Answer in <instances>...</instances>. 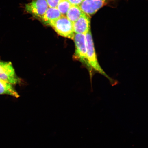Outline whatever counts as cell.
Segmentation results:
<instances>
[{"label": "cell", "instance_id": "obj_1", "mask_svg": "<svg viewBox=\"0 0 148 148\" xmlns=\"http://www.w3.org/2000/svg\"><path fill=\"white\" fill-rule=\"evenodd\" d=\"M73 40L75 45L74 58L82 63L91 72L92 69L88 60L86 35L75 33Z\"/></svg>", "mask_w": 148, "mask_h": 148}, {"label": "cell", "instance_id": "obj_2", "mask_svg": "<svg viewBox=\"0 0 148 148\" xmlns=\"http://www.w3.org/2000/svg\"><path fill=\"white\" fill-rule=\"evenodd\" d=\"M49 25L52 27L60 36L73 40L75 33L73 30V23L66 16L62 15L58 19L52 22Z\"/></svg>", "mask_w": 148, "mask_h": 148}, {"label": "cell", "instance_id": "obj_3", "mask_svg": "<svg viewBox=\"0 0 148 148\" xmlns=\"http://www.w3.org/2000/svg\"><path fill=\"white\" fill-rule=\"evenodd\" d=\"M87 50V57L89 64L92 69H93L98 73L104 75L110 81L112 79L108 76L102 69L98 62L97 55H96L95 47L90 30L86 34Z\"/></svg>", "mask_w": 148, "mask_h": 148}, {"label": "cell", "instance_id": "obj_4", "mask_svg": "<svg viewBox=\"0 0 148 148\" xmlns=\"http://www.w3.org/2000/svg\"><path fill=\"white\" fill-rule=\"evenodd\" d=\"M0 79L14 85L19 84L21 82V79L16 73L12 62L1 60Z\"/></svg>", "mask_w": 148, "mask_h": 148}, {"label": "cell", "instance_id": "obj_5", "mask_svg": "<svg viewBox=\"0 0 148 148\" xmlns=\"http://www.w3.org/2000/svg\"><path fill=\"white\" fill-rule=\"evenodd\" d=\"M48 8L46 0H32L25 5V11L33 17L41 20Z\"/></svg>", "mask_w": 148, "mask_h": 148}, {"label": "cell", "instance_id": "obj_6", "mask_svg": "<svg viewBox=\"0 0 148 148\" xmlns=\"http://www.w3.org/2000/svg\"><path fill=\"white\" fill-rule=\"evenodd\" d=\"M108 0H84L79 7L83 12L90 16L103 7Z\"/></svg>", "mask_w": 148, "mask_h": 148}, {"label": "cell", "instance_id": "obj_7", "mask_svg": "<svg viewBox=\"0 0 148 148\" xmlns=\"http://www.w3.org/2000/svg\"><path fill=\"white\" fill-rule=\"evenodd\" d=\"M75 33L86 35L90 30V16L85 14L73 23Z\"/></svg>", "mask_w": 148, "mask_h": 148}, {"label": "cell", "instance_id": "obj_8", "mask_svg": "<svg viewBox=\"0 0 148 148\" xmlns=\"http://www.w3.org/2000/svg\"><path fill=\"white\" fill-rule=\"evenodd\" d=\"M62 16L57 8L49 7L41 19L44 24L49 25L52 22L58 19Z\"/></svg>", "mask_w": 148, "mask_h": 148}, {"label": "cell", "instance_id": "obj_9", "mask_svg": "<svg viewBox=\"0 0 148 148\" xmlns=\"http://www.w3.org/2000/svg\"><path fill=\"white\" fill-rule=\"evenodd\" d=\"M14 85L0 79V95L6 94L16 98L19 97L20 95L16 91Z\"/></svg>", "mask_w": 148, "mask_h": 148}, {"label": "cell", "instance_id": "obj_10", "mask_svg": "<svg viewBox=\"0 0 148 148\" xmlns=\"http://www.w3.org/2000/svg\"><path fill=\"white\" fill-rule=\"evenodd\" d=\"M84 14L79 6L71 5L66 16L68 19L73 23Z\"/></svg>", "mask_w": 148, "mask_h": 148}, {"label": "cell", "instance_id": "obj_11", "mask_svg": "<svg viewBox=\"0 0 148 148\" xmlns=\"http://www.w3.org/2000/svg\"><path fill=\"white\" fill-rule=\"evenodd\" d=\"M71 5L68 0H61L57 8L62 15L66 16Z\"/></svg>", "mask_w": 148, "mask_h": 148}, {"label": "cell", "instance_id": "obj_12", "mask_svg": "<svg viewBox=\"0 0 148 148\" xmlns=\"http://www.w3.org/2000/svg\"><path fill=\"white\" fill-rule=\"evenodd\" d=\"M61 0H46L48 6L51 8H57Z\"/></svg>", "mask_w": 148, "mask_h": 148}, {"label": "cell", "instance_id": "obj_13", "mask_svg": "<svg viewBox=\"0 0 148 148\" xmlns=\"http://www.w3.org/2000/svg\"><path fill=\"white\" fill-rule=\"evenodd\" d=\"M71 5L79 6L84 0H68Z\"/></svg>", "mask_w": 148, "mask_h": 148}]
</instances>
